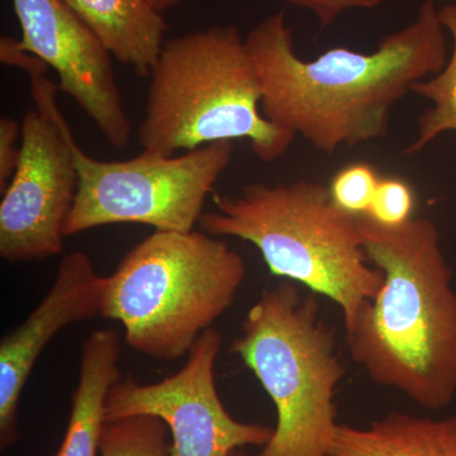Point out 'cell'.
Instances as JSON below:
<instances>
[{
	"mask_svg": "<svg viewBox=\"0 0 456 456\" xmlns=\"http://www.w3.org/2000/svg\"><path fill=\"white\" fill-rule=\"evenodd\" d=\"M246 45L259 77L261 112L329 155L386 136L393 108L449 59L434 0H424L413 22L370 53L340 46L302 59L284 12L255 26Z\"/></svg>",
	"mask_w": 456,
	"mask_h": 456,
	"instance_id": "cell-1",
	"label": "cell"
},
{
	"mask_svg": "<svg viewBox=\"0 0 456 456\" xmlns=\"http://www.w3.org/2000/svg\"><path fill=\"white\" fill-rule=\"evenodd\" d=\"M358 220L383 284L346 330L351 356L373 382L441 410L456 395V292L439 228L428 218L399 227Z\"/></svg>",
	"mask_w": 456,
	"mask_h": 456,
	"instance_id": "cell-2",
	"label": "cell"
},
{
	"mask_svg": "<svg viewBox=\"0 0 456 456\" xmlns=\"http://www.w3.org/2000/svg\"><path fill=\"white\" fill-rule=\"evenodd\" d=\"M149 77L137 131L142 151L174 156L244 139L260 161L273 163L296 139L261 112L259 77L235 26L167 40Z\"/></svg>",
	"mask_w": 456,
	"mask_h": 456,
	"instance_id": "cell-3",
	"label": "cell"
},
{
	"mask_svg": "<svg viewBox=\"0 0 456 456\" xmlns=\"http://www.w3.org/2000/svg\"><path fill=\"white\" fill-rule=\"evenodd\" d=\"M213 204L200 221L204 232L254 245L273 275L335 302L345 329L379 292L383 275L365 253L358 217L341 211L325 185L253 183L237 197L213 194Z\"/></svg>",
	"mask_w": 456,
	"mask_h": 456,
	"instance_id": "cell-4",
	"label": "cell"
},
{
	"mask_svg": "<svg viewBox=\"0 0 456 456\" xmlns=\"http://www.w3.org/2000/svg\"><path fill=\"white\" fill-rule=\"evenodd\" d=\"M245 261L200 231H155L106 277L101 316L118 321L131 349L178 360L232 305Z\"/></svg>",
	"mask_w": 456,
	"mask_h": 456,
	"instance_id": "cell-5",
	"label": "cell"
},
{
	"mask_svg": "<svg viewBox=\"0 0 456 456\" xmlns=\"http://www.w3.org/2000/svg\"><path fill=\"white\" fill-rule=\"evenodd\" d=\"M314 294L302 297L292 281L265 290L231 346L277 410L272 439L253 456L330 454L345 367Z\"/></svg>",
	"mask_w": 456,
	"mask_h": 456,
	"instance_id": "cell-6",
	"label": "cell"
},
{
	"mask_svg": "<svg viewBox=\"0 0 456 456\" xmlns=\"http://www.w3.org/2000/svg\"><path fill=\"white\" fill-rule=\"evenodd\" d=\"M74 152L79 182L65 237L118 224L191 232L232 161L233 142L222 141L174 156L142 151L119 161L98 160L77 142Z\"/></svg>",
	"mask_w": 456,
	"mask_h": 456,
	"instance_id": "cell-7",
	"label": "cell"
},
{
	"mask_svg": "<svg viewBox=\"0 0 456 456\" xmlns=\"http://www.w3.org/2000/svg\"><path fill=\"white\" fill-rule=\"evenodd\" d=\"M35 108L22 121V155L0 202V256L31 263L64 250V227L77 197L75 141L62 116L59 86L33 74Z\"/></svg>",
	"mask_w": 456,
	"mask_h": 456,
	"instance_id": "cell-8",
	"label": "cell"
},
{
	"mask_svg": "<svg viewBox=\"0 0 456 456\" xmlns=\"http://www.w3.org/2000/svg\"><path fill=\"white\" fill-rule=\"evenodd\" d=\"M222 336L207 330L191 347L187 364L160 382L118 380L107 395V422L154 416L169 428L171 456H230L245 446H265L274 428L237 421L216 388L215 365Z\"/></svg>",
	"mask_w": 456,
	"mask_h": 456,
	"instance_id": "cell-9",
	"label": "cell"
},
{
	"mask_svg": "<svg viewBox=\"0 0 456 456\" xmlns=\"http://www.w3.org/2000/svg\"><path fill=\"white\" fill-rule=\"evenodd\" d=\"M22 49L46 62L59 89L73 98L114 147H126L132 122L123 104L112 55L64 0H13Z\"/></svg>",
	"mask_w": 456,
	"mask_h": 456,
	"instance_id": "cell-10",
	"label": "cell"
},
{
	"mask_svg": "<svg viewBox=\"0 0 456 456\" xmlns=\"http://www.w3.org/2000/svg\"><path fill=\"white\" fill-rule=\"evenodd\" d=\"M106 277L94 268L89 255H66L55 281L37 307L0 342V446L16 443L18 407L36 362L49 342L65 327L101 316Z\"/></svg>",
	"mask_w": 456,
	"mask_h": 456,
	"instance_id": "cell-11",
	"label": "cell"
},
{
	"mask_svg": "<svg viewBox=\"0 0 456 456\" xmlns=\"http://www.w3.org/2000/svg\"><path fill=\"white\" fill-rule=\"evenodd\" d=\"M122 65L149 77L160 55L167 25L149 0H64Z\"/></svg>",
	"mask_w": 456,
	"mask_h": 456,
	"instance_id": "cell-12",
	"label": "cell"
},
{
	"mask_svg": "<svg viewBox=\"0 0 456 456\" xmlns=\"http://www.w3.org/2000/svg\"><path fill=\"white\" fill-rule=\"evenodd\" d=\"M121 344L113 330H97L84 342L64 440L55 456H98L110 389L121 380Z\"/></svg>",
	"mask_w": 456,
	"mask_h": 456,
	"instance_id": "cell-13",
	"label": "cell"
},
{
	"mask_svg": "<svg viewBox=\"0 0 456 456\" xmlns=\"http://www.w3.org/2000/svg\"><path fill=\"white\" fill-rule=\"evenodd\" d=\"M329 456H456V416L392 412L367 428L338 425Z\"/></svg>",
	"mask_w": 456,
	"mask_h": 456,
	"instance_id": "cell-14",
	"label": "cell"
},
{
	"mask_svg": "<svg viewBox=\"0 0 456 456\" xmlns=\"http://www.w3.org/2000/svg\"><path fill=\"white\" fill-rule=\"evenodd\" d=\"M439 20L452 38V53L443 70L415 84L412 93L428 99L432 107L419 119L415 141L407 154L422 151L446 132L456 131V2L439 9Z\"/></svg>",
	"mask_w": 456,
	"mask_h": 456,
	"instance_id": "cell-15",
	"label": "cell"
},
{
	"mask_svg": "<svg viewBox=\"0 0 456 456\" xmlns=\"http://www.w3.org/2000/svg\"><path fill=\"white\" fill-rule=\"evenodd\" d=\"M167 426L154 416H134L107 422L99 456H171Z\"/></svg>",
	"mask_w": 456,
	"mask_h": 456,
	"instance_id": "cell-16",
	"label": "cell"
},
{
	"mask_svg": "<svg viewBox=\"0 0 456 456\" xmlns=\"http://www.w3.org/2000/svg\"><path fill=\"white\" fill-rule=\"evenodd\" d=\"M379 180L371 165L350 164L332 178L330 196L341 211L354 217H362L368 216Z\"/></svg>",
	"mask_w": 456,
	"mask_h": 456,
	"instance_id": "cell-17",
	"label": "cell"
},
{
	"mask_svg": "<svg viewBox=\"0 0 456 456\" xmlns=\"http://www.w3.org/2000/svg\"><path fill=\"white\" fill-rule=\"evenodd\" d=\"M415 194L401 179H380L365 217L384 227H399L412 217Z\"/></svg>",
	"mask_w": 456,
	"mask_h": 456,
	"instance_id": "cell-18",
	"label": "cell"
},
{
	"mask_svg": "<svg viewBox=\"0 0 456 456\" xmlns=\"http://www.w3.org/2000/svg\"><path fill=\"white\" fill-rule=\"evenodd\" d=\"M22 155V125L12 117L0 118V191L7 189Z\"/></svg>",
	"mask_w": 456,
	"mask_h": 456,
	"instance_id": "cell-19",
	"label": "cell"
},
{
	"mask_svg": "<svg viewBox=\"0 0 456 456\" xmlns=\"http://www.w3.org/2000/svg\"><path fill=\"white\" fill-rule=\"evenodd\" d=\"M296 7L310 11L322 27L332 25L345 12L351 9H373L383 0H284Z\"/></svg>",
	"mask_w": 456,
	"mask_h": 456,
	"instance_id": "cell-20",
	"label": "cell"
},
{
	"mask_svg": "<svg viewBox=\"0 0 456 456\" xmlns=\"http://www.w3.org/2000/svg\"><path fill=\"white\" fill-rule=\"evenodd\" d=\"M184 0H149L150 4L156 9V11L164 13L165 11H169L171 8H175L176 5L182 4Z\"/></svg>",
	"mask_w": 456,
	"mask_h": 456,
	"instance_id": "cell-21",
	"label": "cell"
},
{
	"mask_svg": "<svg viewBox=\"0 0 456 456\" xmlns=\"http://www.w3.org/2000/svg\"><path fill=\"white\" fill-rule=\"evenodd\" d=\"M230 456H245V455L241 454V452H232V454H231Z\"/></svg>",
	"mask_w": 456,
	"mask_h": 456,
	"instance_id": "cell-22",
	"label": "cell"
}]
</instances>
